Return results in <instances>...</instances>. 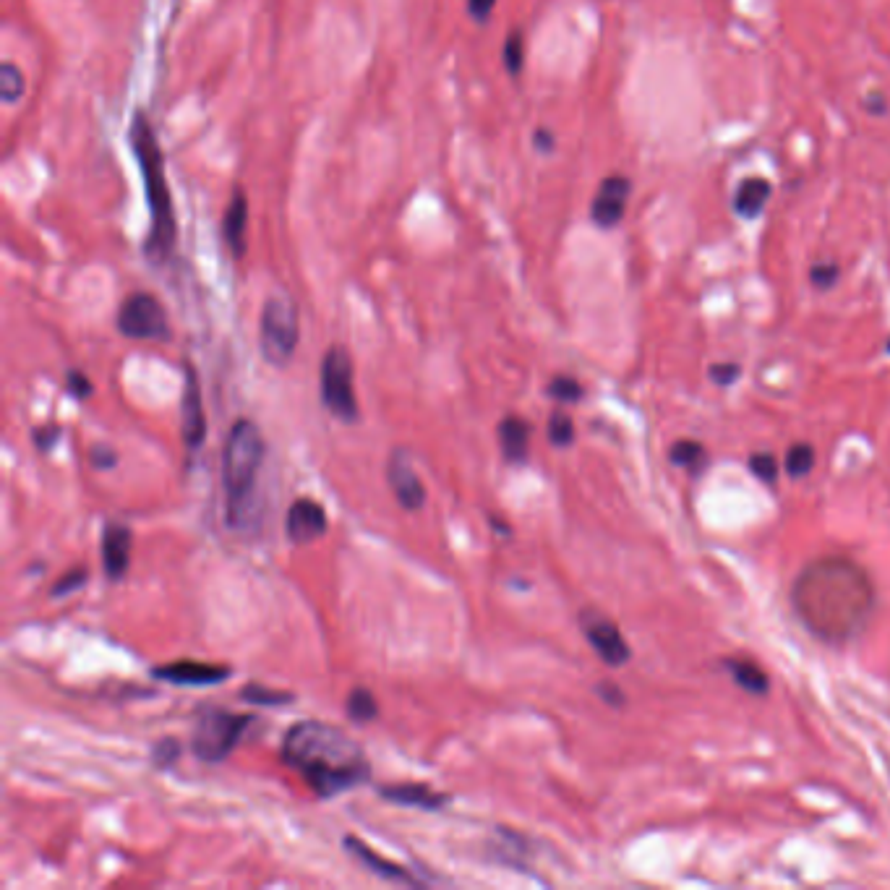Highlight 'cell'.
<instances>
[{"label":"cell","mask_w":890,"mask_h":890,"mask_svg":"<svg viewBox=\"0 0 890 890\" xmlns=\"http://www.w3.org/2000/svg\"><path fill=\"white\" fill-rule=\"evenodd\" d=\"M791 603L812 635L825 643H846L870 622L875 585L849 556H820L797 577Z\"/></svg>","instance_id":"1"},{"label":"cell","mask_w":890,"mask_h":890,"mask_svg":"<svg viewBox=\"0 0 890 890\" xmlns=\"http://www.w3.org/2000/svg\"><path fill=\"white\" fill-rule=\"evenodd\" d=\"M282 760L322 799L345 794L371 778V765L358 742L322 721L295 723L282 739Z\"/></svg>","instance_id":"2"},{"label":"cell","mask_w":890,"mask_h":890,"mask_svg":"<svg viewBox=\"0 0 890 890\" xmlns=\"http://www.w3.org/2000/svg\"><path fill=\"white\" fill-rule=\"evenodd\" d=\"M128 144L139 162L144 188H147L149 233L144 241V256L152 264H165L173 256L178 243V217H175L173 194H170L165 157L160 152V141L154 136L152 123L144 113H136L128 128Z\"/></svg>","instance_id":"3"},{"label":"cell","mask_w":890,"mask_h":890,"mask_svg":"<svg viewBox=\"0 0 890 890\" xmlns=\"http://www.w3.org/2000/svg\"><path fill=\"white\" fill-rule=\"evenodd\" d=\"M267 457V442L259 426L246 418L233 423L225 449H222V491H225V520L233 528H243L248 522L251 502H254L256 478Z\"/></svg>","instance_id":"4"},{"label":"cell","mask_w":890,"mask_h":890,"mask_svg":"<svg viewBox=\"0 0 890 890\" xmlns=\"http://www.w3.org/2000/svg\"><path fill=\"white\" fill-rule=\"evenodd\" d=\"M301 340V316L290 295H269L261 308L259 348L264 361L275 369H285L293 361L295 348Z\"/></svg>","instance_id":"5"},{"label":"cell","mask_w":890,"mask_h":890,"mask_svg":"<svg viewBox=\"0 0 890 890\" xmlns=\"http://www.w3.org/2000/svg\"><path fill=\"white\" fill-rule=\"evenodd\" d=\"M251 723L254 718L243 716V713H233L225 708H204L196 718L194 731H191V750L201 763H222V760H228Z\"/></svg>","instance_id":"6"},{"label":"cell","mask_w":890,"mask_h":890,"mask_svg":"<svg viewBox=\"0 0 890 890\" xmlns=\"http://www.w3.org/2000/svg\"><path fill=\"white\" fill-rule=\"evenodd\" d=\"M322 402L332 418L342 423L358 421V400L353 389V361L340 345H332L322 361Z\"/></svg>","instance_id":"7"},{"label":"cell","mask_w":890,"mask_h":890,"mask_svg":"<svg viewBox=\"0 0 890 890\" xmlns=\"http://www.w3.org/2000/svg\"><path fill=\"white\" fill-rule=\"evenodd\" d=\"M118 332L128 340H168L170 324L165 306L152 293H131L118 308Z\"/></svg>","instance_id":"8"},{"label":"cell","mask_w":890,"mask_h":890,"mask_svg":"<svg viewBox=\"0 0 890 890\" xmlns=\"http://www.w3.org/2000/svg\"><path fill=\"white\" fill-rule=\"evenodd\" d=\"M580 630H583L585 640L590 643V648L596 650L603 663L609 666H624L630 661L632 650L624 640L622 630L611 622L609 616L601 614L596 609H588L580 614Z\"/></svg>","instance_id":"9"},{"label":"cell","mask_w":890,"mask_h":890,"mask_svg":"<svg viewBox=\"0 0 890 890\" xmlns=\"http://www.w3.org/2000/svg\"><path fill=\"white\" fill-rule=\"evenodd\" d=\"M387 483L405 512H418L426 504V486L415 473L408 449H392L387 462Z\"/></svg>","instance_id":"10"},{"label":"cell","mask_w":890,"mask_h":890,"mask_svg":"<svg viewBox=\"0 0 890 890\" xmlns=\"http://www.w3.org/2000/svg\"><path fill=\"white\" fill-rule=\"evenodd\" d=\"M632 194V181L624 175H609L598 186L596 196L590 201V220L601 230L616 228L624 217L627 201Z\"/></svg>","instance_id":"11"},{"label":"cell","mask_w":890,"mask_h":890,"mask_svg":"<svg viewBox=\"0 0 890 890\" xmlns=\"http://www.w3.org/2000/svg\"><path fill=\"white\" fill-rule=\"evenodd\" d=\"M181 426H183V442L194 452L207 439V413H204V402H201L199 376L194 366H186L183 371V397H181Z\"/></svg>","instance_id":"12"},{"label":"cell","mask_w":890,"mask_h":890,"mask_svg":"<svg viewBox=\"0 0 890 890\" xmlns=\"http://www.w3.org/2000/svg\"><path fill=\"white\" fill-rule=\"evenodd\" d=\"M233 674L230 666L220 663H204V661H175L165 666H154L152 676L160 682L178 684V687H209V684L225 682Z\"/></svg>","instance_id":"13"},{"label":"cell","mask_w":890,"mask_h":890,"mask_svg":"<svg viewBox=\"0 0 890 890\" xmlns=\"http://www.w3.org/2000/svg\"><path fill=\"white\" fill-rule=\"evenodd\" d=\"M327 528V509L316 499L301 496V499H295L290 504L288 517H285V530H288V538L293 543H311L314 538L324 536Z\"/></svg>","instance_id":"14"},{"label":"cell","mask_w":890,"mask_h":890,"mask_svg":"<svg viewBox=\"0 0 890 890\" xmlns=\"http://www.w3.org/2000/svg\"><path fill=\"white\" fill-rule=\"evenodd\" d=\"M102 567L113 583L123 580L131 567V530L121 522H108L102 530Z\"/></svg>","instance_id":"15"},{"label":"cell","mask_w":890,"mask_h":890,"mask_svg":"<svg viewBox=\"0 0 890 890\" xmlns=\"http://www.w3.org/2000/svg\"><path fill=\"white\" fill-rule=\"evenodd\" d=\"M379 797L402 807H418L429 812H439L449 804V794L434 791L426 783H384L379 786Z\"/></svg>","instance_id":"16"},{"label":"cell","mask_w":890,"mask_h":890,"mask_svg":"<svg viewBox=\"0 0 890 890\" xmlns=\"http://www.w3.org/2000/svg\"><path fill=\"white\" fill-rule=\"evenodd\" d=\"M345 849H348L350 857H355L361 864H366L371 872H376V875L384 877V880H392V883H405V885H418V880L413 877V872L405 870V867H400V864L389 862V859H384L382 854H376L371 846L363 844L361 838L345 836Z\"/></svg>","instance_id":"17"},{"label":"cell","mask_w":890,"mask_h":890,"mask_svg":"<svg viewBox=\"0 0 890 890\" xmlns=\"http://www.w3.org/2000/svg\"><path fill=\"white\" fill-rule=\"evenodd\" d=\"M246 228H248V199L241 188L230 199L225 217H222V238L230 246L235 259L246 254Z\"/></svg>","instance_id":"18"},{"label":"cell","mask_w":890,"mask_h":890,"mask_svg":"<svg viewBox=\"0 0 890 890\" xmlns=\"http://www.w3.org/2000/svg\"><path fill=\"white\" fill-rule=\"evenodd\" d=\"M499 444L507 462H525L530 449V423L520 415H507L499 423Z\"/></svg>","instance_id":"19"},{"label":"cell","mask_w":890,"mask_h":890,"mask_svg":"<svg viewBox=\"0 0 890 890\" xmlns=\"http://www.w3.org/2000/svg\"><path fill=\"white\" fill-rule=\"evenodd\" d=\"M770 199V183L765 178H744L734 196V212L744 220H755Z\"/></svg>","instance_id":"20"},{"label":"cell","mask_w":890,"mask_h":890,"mask_svg":"<svg viewBox=\"0 0 890 890\" xmlns=\"http://www.w3.org/2000/svg\"><path fill=\"white\" fill-rule=\"evenodd\" d=\"M726 669H729L731 679H734L742 690L752 692V695H765V692H768V674H765L757 663L747 661V658H729V661H726Z\"/></svg>","instance_id":"21"},{"label":"cell","mask_w":890,"mask_h":890,"mask_svg":"<svg viewBox=\"0 0 890 890\" xmlns=\"http://www.w3.org/2000/svg\"><path fill=\"white\" fill-rule=\"evenodd\" d=\"M345 710H348L350 721H355V723H369L379 716L376 697L371 695V690H366V687H355V690H350Z\"/></svg>","instance_id":"22"},{"label":"cell","mask_w":890,"mask_h":890,"mask_svg":"<svg viewBox=\"0 0 890 890\" xmlns=\"http://www.w3.org/2000/svg\"><path fill=\"white\" fill-rule=\"evenodd\" d=\"M24 74L14 61H6L0 66V100L3 105H16L24 97Z\"/></svg>","instance_id":"23"},{"label":"cell","mask_w":890,"mask_h":890,"mask_svg":"<svg viewBox=\"0 0 890 890\" xmlns=\"http://www.w3.org/2000/svg\"><path fill=\"white\" fill-rule=\"evenodd\" d=\"M502 61L507 68L509 76H520L522 68H525V37L522 32H509L507 40L502 47Z\"/></svg>","instance_id":"24"},{"label":"cell","mask_w":890,"mask_h":890,"mask_svg":"<svg viewBox=\"0 0 890 890\" xmlns=\"http://www.w3.org/2000/svg\"><path fill=\"white\" fill-rule=\"evenodd\" d=\"M671 462H674V465H682V468H690V470H697L700 468V465H703V460H705V447L700 442H695V439H679V442L674 444V447H671Z\"/></svg>","instance_id":"25"},{"label":"cell","mask_w":890,"mask_h":890,"mask_svg":"<svg viewBox=\"0 0 890 890\" xmlns=\"http://www.w3.org/2000/svg\"><path fill=\"white\" fill-rule=\"evenodd\" d=\"M812 468H815V449L810 444H794L786 452V473L791 478L807 476Z\"/></svg>","instance_id":"26"},{"label":"cell","mask_w":890,"mask_h":890,"mask_svg":"<svg viewBox=\"0 0 890 890\" xmlns=\"http://www.w3.org/2000/svg\"><path fill=\"white\" fill-rule=\"evenodd\" d=\"M549 439L554 447H569L575 442V421L564 410H554L549 418Z\"/></svg>","instance_id":"27"},{"label":"cell","mask_w":890,"mask_h":890,"mask_svg":"<svg viewBox=\"0 0 890 890\" xmlns=\"http://www.w3.org/2000/svg\"><path fill=\"white\" fill-rule=\"evenodd\" d=\"M241 697L246 703L254 705H288L295 700V695H290V692L269 690V687H261V684H246L241 690Z\"/></svg>","instance_id":"28"},{"label":"cell","mask_w":890,"mask_h":890,"mask_svg":"<svg viewBox=\"0 0 890 890\" xmlns=\"http://www.w3.org/2000/svg\"><path fill=\"white\" fill-rule=\"evenodd\" d=\"M549 395L559 402H577L583 397V384L577 382L575 376H554L549 382Z\"/></svg>","instance_id":"29"},{"label":"cell","mask_w":890,"mask_h":890,"mask_svg":"<svg viewBox=\"0 0 890 890\" xmlns=\"http://www.w3.org/2000/svg\"><path fill=\"white\" fill-rule=\"evenodd\" d=\"M750 470L763 483H776L781 465H778V460L770 452H757V455L750 457Z\"/></svg>","instance_id":"30"},{"label":"cell","mask_w":890,"mask_h":890,"mask_svg":"<svg viewBox=\"0 0 890 890\" xmlns=\"http://www.w3.org/2000/svg\"><path fill=\"white\" fill-rule=\"evenodd\" d=\"M84 585H87V569L74 567V569H71V572H66V575H63L61 580H58V583L53 585V588H50V596H53V598H66V596H71L74 590L84 588Z\"/></svg>","instance_id":"31"},{"label":"cell","mask_w":890,"mask_h":890,"mask_svg":"<svg viewBox=\"0 0 890 890\" xmlns=\"http://www.w3.org/2000/svg\"><path fill=\"white\" fill-rule=\"evenodd\" d=\"M181 757V744L175 739H160V742L152 747V763L157 768H170Z\"/></svg>","instance_id":"32"},{"label":"cell","mask_w":890,"mask_h":890,"mask_svg":"<svg viewBox=\"0 0 890 890\" xmlns=\"http://www.w3.org/2000/svg\"><path fill=\"white\" fill-rule=\"evenodd\" d=\"M841 277V269L836 264H815L810 269V280L815 288H833Z\"/></svg>","instance_id":"33"},{"label":"cell","mask_w":890,"mask_h":890,"mask_svg":"<svg viewBox=\"0 0 890 890\" xmlns=\"http://www.w3.org/2000/svg\"><path fill=\"white\" fill-rule=\"evenodd\" d=\"M66 389L74 397L84 400V397L92 395V382H89V376H84V374H81V371L71 369L66 374Z\"/></svg>","instance_id":"34"},{"label":"cell","mask_w":890,"mask_h":890,"mask_svg":"<svg viewBox=\"0 0 890 890\" xmlns=\"http://www.w3.org/2000/svg\"><path fill=\"white\" fill-rule=\"evenodd\" d=\"M739 374H742V369H739L737 363H718V366L710 369V379L721 384V387H729V384L737 382Z\"/></svg>","instance_id":"35"},{"label":"cell","mask_w":890,"mask_h":890,"mask_svg":"<svg viewBox=\"0 0 890 890\" xmlns=\"http://www.w3.org/2000/svg\"><path fill=\"white\" fill-rule=\"evenodd\" d=\"M32 439L34 447L40 449V452H50V449L58 444V439H61V429H58V426H50V429H34Z\"/></svg>","instance_id":"36"},{"label":"cell","mask_w":890,"mask_h":890,"mask_svg":"<svg viewBox=\"0 0 890 890\" xmlns=\"http://www.w3.org/2000/svg\"><path fill=\"white\" fill-rule=\"evenodd\" d=\"M89 462H92L94 468L110 470V468H115L118 455H115L110 447H100V444H97V447H92V452H89Z\"/></svg>","instance_id":"37"},{"label":"cell","mask_w":890,"mask_h":890,"mask_svg":"<svg viewBox=\"0 0 890 890\" xmlns=\"http://www.w3.org/2000/svg\"><path fill=\"white\" fill-rule=\"evenodd\" d=\"M494 8L496 0H468V14L473 16L478 24H483V21L489 19V16L494 14Z\"/></svg>","instance_id":"38"},{"label":"cell","mask_w":890,"mask_h":890,"mask_svg":"<svg viewBox=\"0 0 890 890\" xmlns=\"http://www.w3.org/2000/svg\"><path fill=\"white\" fill-rule=\"evenodd\" d=\"M533 144H536L538 152H551V149H554V144H556V139H554V134H551L549 128H538L536 134H533Z\"/></svg>","instance_id":"39"},{"label":"cell","mask_w":890,"mask_h":890,"mask_svg":"<svg viewBox=\"0 0 890 890\" xmlns=\"http://www.w3.org/2000/svg\"><path fill=\"white\" fill-rule=\"evenodd\" d=\"M598 695H601L603 700H606V703H609V705H622L624 703V695H622V692H619V687H614V684H601V687H598Z\"/></svg>","instance_id":"40"}]
</instances>
